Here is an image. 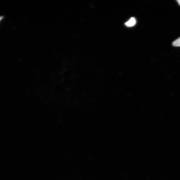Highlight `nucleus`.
Instances as JSON below:
<instances>
[{
  "label": "nucleus",
  "instance_id": "f257e3e1",
  "mask_svg": "<svg viewBox=\"0 0 180 180\" xmlns=\"http://www.w3.org/2000/svg\"><path fill=\"white\" fill-rule=\"evenodd\" d=\"M136 21L134 17H131L129 20L125 23V25L127 27H132L134 26L136 24Z\"/></svg>",
  "mask_w": 180,
  "mask_h": 180
},
{
  "label": "nucleus",
  "instance_id": "f03ea898",
  "mask_svg": "<svg viewBox=\"0 0 180 180\" xmlns=\"http://www.w3.org/2000/svg\"><path fill=\"white\" fill-rule=\"evenodd\" d=\"M173 45L175 47H180V37L173 42Z\"/></svg>",
  "mask_w": 180,
  "mask_h": 180
},
{
  "label": "nucleus",
  "instance_id": "7ed1b4c3",
  "mask_svg": "<svg viewBox=\"0 0 180 180\" xmlns=\"http://www.w3.org/2000/svg\"><path fill=\"white\" fill-rule=\"evenodd\" d=\"M177 1L179 5L180 6V0H179V1Z\"/></svg>",
  "mask_w": 180,
  "mask_h": 180
},
{
  "label": "nucleus",
  "instance_id": "20e7f679",
  "mask_svg": "<svg viewBox=\"0 0 180 180\" xmlns=\"http://www.w3.org/2000/svg\"><path fill=\"white\" fill-rule=\"evenodd\" d=\"M3 18V17H0V21H1Z\"/></svg>",
  "mask_w": 180,
  "mask_h": 180
}]
</instances>
